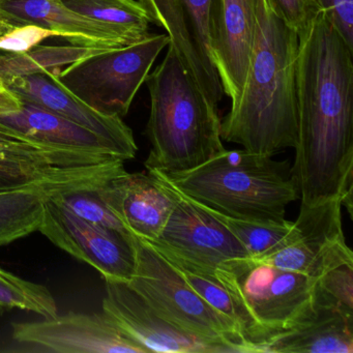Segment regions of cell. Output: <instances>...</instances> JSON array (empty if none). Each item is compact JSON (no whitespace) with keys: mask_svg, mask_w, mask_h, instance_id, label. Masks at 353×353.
I'll list each match as a JSON object with an SVG mask.
<instances>
[{"mask_svg":"<svg viewBox=\"0 0 353 353\" xmlns=\"http://www.w3.org/2000/svg\"><path fill=\"white\" fill-rule=\"evenodd\" d=\"M150 22L166 32L196 85L210 105L219 108L224 90L210 42L212 0H138Z\"/></svg>","mask_w":353,"mask_h":353,"instance_id":"obj_11","label":"cell"},{"mask_svg":"<svg viewBox=\"0 0 353 353\" xmlns=\"http://www.w3.org/2000/svg\"><path fill=\"white\" fill-rule=\"evenodd\" d=\"M174 199V208L152 243L173 265L216 276L243 274L251 256L243 243L208 210L171 185L156 169H148Z\"/></svg>","mask_w":353,"mask_h":353,"instance_id":"obj_8","label":"cell"},{"mask_svg":"<svg viewBox=\"0 0 353 353\" xmlns=\"http://www.w3.org/2000/svg\"><path fill=\"white\" fill-rule=\"evenodd\" d=\"M47 195L36 188L0 192V247L39 230Z\"/></svg>","mask_w":353,"mask_h":353,"instance_id":"obj_22","label":"cell"},{"mask_svg":"<svg viewBox=\"0 0 353 353\" xmlns=\"http://www.w3.org/2000/svg\"><path fill=\"white\" fill-rule=\"evenodd\" d=\"M158 171L194 201L241 220L283 224L287 206L299 199L287 161L245 148L224 150L183 172Z\"/></svg>","mask_w":353,"mask_h":353,"instance_id":"obj_4","label":"cell"},{"mask_svg":"<svg viewBox=\"0 0 353 353\" xmlns=\"http://www.w3.org/2000/svg\"><path fill=\"white\" fill-rule=\"evenodd\" d=\"M316 281L301 272L252 261L243 274L223 283L253 318L265 341L292 327L311 311Z\"/></svg>","mask_w":353,"mask_h":353,"instance_id":"obj_10","label":"cell"},{"mask_svg":"<svg viewBox=\"0 0 353 353\" xmlns=\"http://www.w3.org/2000/svg\"><path fill=\"white\" fill-rule=\"evenodd\" d=\"M255 30V0H212L210 42L224 94L235 102L243 92Z\"/></svg>","mask_w":353,"mask_h":353,"instance_id":"obj_16","label":"cell"},{"mask_svg":"<svg viewBox=\"0 0 353 353\" xmlns=\"http://www.w3.org/2000/svg\"><path fill=\"white\" fill-rule=\"evenodd\" d=\"M13 339L61 353H146L103 313H75L45 318L42 321L16 322Z\"/></svg>","mask_w":353,"mask_h":353,"instance_id":"obj_14","label":"cell"},{"mask_svg":"<svg viewBox=\"0 0 353 353\" xmlns=\"http://www.w3.org/2000/svg\"><path fill=\"white\" fill-rule=\"evenodd\" d=\"M168 45L166 34H148L125 46L98 49L53 73L63 88L97 112L123 119Z\"/></svg>","mask_w":353,"mask_h":353,"instance_id":"obj_7","label":"cell"},{"mask_svg":"<svg viewBox=\"0 0 353 353\" xmlns=\"http://www.w3.org/2000/svg\"><path fill=\"white\" fill-rule=\"evenodd\" d=\"M341 208L340 199L301 205L285 239L272 251L251 258L252 261L301 272L316 280L338 266L353 265V253L343 232Z\"/></svg>","mask_w":353,"mask_h":353,"instance_id":"obj_9","label":"cell"},{"mask_svg":"<svg viewBox=\"0 0 353 353\" xmlns=\"http://www.w3.org/2000/svg\"><path fill=\"white\" fill-rule=\"evenodd\" d=\"M22 101L0 80V114L17 112L22 108Z\"/></svg>","mask_w":353,"mask_h":353,"instance_id":"obj_31","label":"cell"},{"mask_svg":"<svg viewBox=\"0 0 353 353\" xmlns=\"http://www.w3.org/2000/svg\"><path fill=\"white\" fill-rule=\"evenodd\" d=\"M3 84L22 102L54 113L102 136L119 148L123 160L135 158L137 144L133 132L123 119L101 114L82 103L61 85L53 70L12 78Z\"/></svg>","mask_w":353,"mask_h":353,"instance_id":"obj_15","label":"cell"},{"mask_svg":"<svg viewBox=\"0 0 353 353\" xmlns=\"http://www.w3.org/2000/svg\"><path fill=\"white\" fill-rule=\"evenodd\" d=\"M13 309L34 312L44 318L59 315L57 301L47 287L0 268V314Z\"/></svg>","mask_w":353,"mask_h":353,"instance_id":"obj_24","label":"cell"},{"mask_svg":"<svg viewBox=\"0 0 353 353\" xmlns=\"http://www.w3.org/2000/svg\"><path fill=\"white\" fill-rule=\"evenodd\" d=\"M205 208L243 243L252 259L272 251L285 239L292 226V222L288 221L283 224H276L241 220Z\"/></svg>","mask_w":353,"mask_h":353,"instance_id":"obj_25","label":"cell"},{"mask_svg":"<svg viewBox=\"0 0 353 353\" xmlns=\"http://www.w3.org/2000/svg\"><path fill=\"white\" fill-rule=\"evenodd\" d=\"M50 37L57 34L34 26H17L0 21V53L23 52Z\"/></svg>","mask_w":353,"mask_h":353,"instance_id":"obj_28","label":"cell"},{"mask_svg":"<svg viewBox=\"0 0 353 353\" xmlns=\"http://www.w3.org/2000/svg\"><path fill=\"white\" fill-rule=\"evenodd\" d=\"M353 48L323 11L299 37L297 142L291 173L301 205L340 199L352 218Z\"/></svg>","mask_w":353,"mask_h":353,"instance_id":"obj_1","label":"cell"},{"mask_svg":"<svg viewBox=\"0 0 353 353\" xmlns=\"http://www.w3.org/2000/svg\"><path fill=\"white\" fill-rule=\"evenodd\" d=\"M297 34H303L320 11L314 0H272Z\"/></svg>","mask_w":353,"mask_h":353,"instance_id":"obj_30","label":"cell"},{"mask_svg":"<svg viewBox=\"0 0 353 353\" xmlns=\"http://www.w3.org/2000/svg\"><path fill=\"white\" fill-rule=\"evenodd\" d=\"M74 13L105 24L131 43L150 34L152 24L138 0H61Z\"/></svg>","mask_w":353,"mask_h":353,"instance_id":"obj_21","label":"cell"},{"mask_svg":"<svg viewBox=\"0 0 353 353\" xmlns=\"http://www.w3.org/2000/svg\"><path fill=\"white\" fill-rule=\"evenodd\" d=\"M162 63L145 83L150 96L146 135L152 144L146 169L183 172L226 150L219 108L200 92L174 49L168 45Z\"/></svg>","mask_w":353,"mask_h":353,"instance_id":"obj_3","label":"cell"},{"mask_svg":"<svg viewBox=\"0 0 353 353\" xmlns=\"http://www.w3.org/2000/svg\"><path fill=\"white\" fill-rule=\"evenodd\" d=\"M98 49L76 46H45L37 45L23 52L0 53V80L61 69L71 65Z\"/></svg>","mask_w":353,"mask_h":353,"instance_id":"obj_23","label":"cell"},{"mask_svg":"<svg viewBox=\"0 0 353 353\" xmlns=\"http://www.w3.org/2000/svg\"><path fill=\"white\" fill-rule=\"evenodd\" d=\"M112 154L57 148L0 123V192L96 190L121 171Z\"/></svg>","mask_w":353,"mask_h":353,"instance_id":"obj_6","label":"cell"},{"mask_svg":"<svg viewBox=\"0 0 353 353\" xmlns=\"http://www.w3.org/2000/svg\"><path fill=\"white\" fill-rule=\"evenodd\" d=\"M314 296L353 314V265L338 266L320 276Z\"/></svg>","mask_w":353,"mask_h":353,"instance_id":"obj_27","label":"cell"},{"mask_svg":"<svg viewBox=\"0 0 353 353\" xmlns=\"http://www.w3.org/2000/svg\"><path fill=\"white\" fill-rule=\"evenodd\" d=\"M17 112L0 114V123L24 136L57 148L121 157L119 148L94 132L54 113L22 102Z\"/></svg>","mask_w":353,"mask_h":353,"instance_id":"obj_20","label":"cell"},{"mask_svg":"<svg viewBox=\"0 0 353 353\" xmlns=\"http://www.w3.org/2000/svg\"><path fill=\"white\" fill-rule=\"evenodd\" d=\"M353 48V0H314Z\"/></svg>","mask_w":353,"mask_h":353,"instance_id":"obj_29","label":"cell"},{"mask_svg":"<svg viewBox=\"0 0 353 353\" xmlns=\"http://www.w3.org/2000/svg\"><path fill=\"white\" fill-rule=\"evenodd\" d=\"M135 254V272L128 284L168 323L198 338L254 353L253 345L227 316L206 303L179 270L145 239L128 233Z\"/></svg>","mask_w":353,"mask_h":353,"instance_id":"obj_5","label":"cell"},{"mask_svg":"<svg viewBox=\"0 0 353 353\" xmlns=\"http://www.w3.org/2000/svg\"><path fill=\"white\" fill-rule=\"evenodd\" d=\"M0 21L49 30L72 45L88 48L108 49L130 44L105 24L74 13L61 0H0Z\"/></svg>","mask_w":353,"mask_h":353,"instance_id":"obj_18","label":"cell"},{"mask_svg":"<svg viewBox=\"0 0 353 353\" xmlns=\"http://www.w3.org/2000/svg\"><path fill=\"white\" fill-rule=\"evenodd\" d=\"M97 192L128 231L148 241L158 239L174 208L172 196L148 173L125 171Z\"/></svg>","mask_w":353,"mask_h":353,"instance_id":"obj_17","label":"cell"},{"mask_svg":"<svg viewBox=\"0 0 353 353\" xmlns=\"http://www.w3.org/2000/svg\"><path fill=\"white\" fill-rule=\"evenodd\" d=\"M103 313L146 352L235 353L226 345L198 338L168 323L128 283L106 281Z\"/></svg>","mask_w":353,"mask_h":353,"instance_id":"obj_13","label":"cell"},{"mask_svg":"<svg viewBox=\"0 0 353 353\" xmlns=\"http://www.w3.org/2000/svg\"><path fill=\"white\" fill-rule=\"evenodd\" d=\"M49 197L88 222L128 232L123 223L101 199L97 189L57 192L50 194Z\"/></svg>","mask_w":353,"mask_h":353,"instance_id":"obj_26","label":"cell"},{"mask_svg":"<svg viewBox=\"0 0 353 353\" xmlns=\"http://www.w3.org/2000/svg\"><path fill=\"white\" fill-rule=\"evenodd\" d=\"M51 243L96 268L105 281L129 283L135 254L128 232L92 224L76 216L49 195L44 200L39 230Z\"/></svg>","mask_w":353,"mask_h":353,"instance_id":"obj_12","label":"cell"},{"mask_svg":"<svg viewBox=\"0 0 353 353\" xmlns=\"http://www.w3.org/2000/svg\"><path fill=\"white\" fill-rule=\"evenodd\" d=\"M299 34L272 0H255V30L241 96L221 121V137L274 156L297 142L295 69Z\"/></svg>","mask_w":353,"mask_h":353,"instance_id":"obj_2","label":"cell"},{"mask_svg":"<svg viewBox=\"0 0 353 353\" xmlns=\"http://www.w3.org/2000/svg\"><path fill=\"white\" fill-rule=\"evenodd\" d=\"M255 349L260 353H352L353 314L314 296L307 315Z\"/></svg>","mask_w":353,"mask_h":353,"instance_id":"obj_19","label":"cell"}]
</instances>
